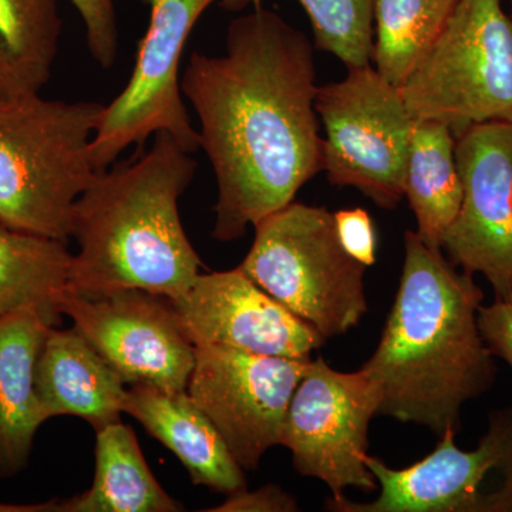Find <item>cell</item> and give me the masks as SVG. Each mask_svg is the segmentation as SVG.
I'll return each instance as SVG.
<instances>
[{
	"mask_svg": "<svg viewBox=\"0 0 512 512\" xmlns=\"http://www.w3.org/2000/svg\"><path fill=\"white\" fill-rule=\"evenodd\" d=\"M311 20L315 46L346 69L372 64L375 0H299Z\"/></svg>",
	"mask_w": 512,
	"mask_h": 512,
	"instance_id": "603a6c76",
	"label": "cell"
},
{
	"mask_svg": "<svg viewBox=\"0 0 512 512\" xmlns=\"http://www.w3.org/2000/svg\"><path fill=\"white\" fill-rule=\"evenodd\" d=\"M315 110L325 128L322 173L329 183L394 210L404 198L414 124L402 87L372 64L355 67L340 82L319 86Z\"/></svg>",
	"mask_w": 512,
	"mask_h": 512,
	"instance_id": "52a82bcc",
	"label": "cell"
},
{
	"mask_svg": "<svg viewBox=\"0 0 512 512\" xmlns=\"http://www.w3.org/2000/svg\"><path fill=\"white\" fill-rule=\"evenodd\" d=\"M447 429L423 460L407 468L386 466L367 456L380 487L370 503L343 495L329 498L326 510L338 512H512V409L488 416V429L474 450L456 444Z\"/></svg>",
	"mask_w": 512,
	"mask_h": 512,
	"instance_id": "9c48e42d",
	"label": "cell"
},
{
	"mask_svg": "<svg viewBox=\"0 0 512 512\" xmlns=\"http://www.w3.org/2000/svg\"><path fill=\"white\" fill-rule=\"evenodd\" d=\"M197 161L171 134L150 150L99 171L73 210V255L67 292L94 296L120 289L177 298L202 262L185 234L178 202Z\"/></svg>",
	"mask_w": 512,
	"mask_h": 512,
	"instance_id": "3957f363",
	"label": "cell"
},
{
	"mask_svg": "<svg viewBox=\"0 0 512 512\" xmlns=\"http://www.w3.org/2000/svg\"><path fill=\"white\" fill-rule=\"evenodd\" d=\"M140 2L150 8V22L126 87L104 106L94 133L90 151L97 171L106 170L128 147H141L161 131L171 134L188 153L200 150V136L192 126L180 87L185 45L210 6L242 12L261 0Z\"/></svg>",
	"mask_w": 512,
	"mask_h": 512,
	"instance_id": "ba28073f",
	"label": "cell"
},
{
	"mask_svg": "<svg viewBox=\"0 0 512 512\" xmlns=\"http://www.w3.org/2000/svg\"><path fill=\"white\" fill-rule=\"evenodd\" d=\"M50 328L26 309L0 318V477L28 467L33 441L45 423L36 392V365Z\"/></svg>",
	"mask_w": 512,
	"mask_h": 512,
	"instance_id": "e0dca14e",
	"label": "cell"
},
{
	"mask_svg": "<svg viewBox=\"0 0 512 512\" xmlns=\"http://www.w3.org/2000/svg\"><path fill=\"white\" fill-rule=\"evenodd\" d=\"M335 217L336 232L343 249L360 264L375 265L377 261V234L369 212L363 208L339 210Z\"/></svg>",
	"mask_w": 512,
	"mask_h": 512,
	"instance_id": "d4e9b609",
	"label": "cell"
},
{
	"mask_svg": "<svg viewBox=\"0 0 512 512\" xmlns=\"http://www.w3.org/2000/svg\"><path fill=\"white\" fill-rule=\"evenodd\" d=\"M478 328L485 345L512 370V299L481 305Z\"/></svg>",
	"mask_w": 512,
	"mask_h": 512,
	"instance_id": "484cf974",
	"label": "cell"
},
{
	"mask_svg": "<svg viewBox=\"0 0 512 512\" xmlns=\"http://www.w3.org/2000/svg\"><path fill=\"white\" fill-rule=\"evenodd\" d=\"M194 346H224L256 355L309 359L326 339L272 298L241 268L200 274L170 299Z\"/></svg>",
	"mask_w": 512,
	"mask_h": 512,
	"instance_id": "5bb4252c",
	"label": "cell"
},
{
	"mask_svg": "<svg viewBox=\"0 0 512 512\" xmlns=\"http://www.w3.org/2000/svg\"><path fill=\"white\" fill-rule=\"evenodd\" d=\"M123 379L72 328H50L36 365V392L46 421L74 416L94 430L117 423L124 413Z\"/></svg>",
	"mask_w": 512,
	"mask_h": 512,
	"instance_id": "9a60e30c",
	"label": "cell"
},
{
	"mask_svg": "<svg viewBox=\"0 0 512 512\" xmlns=\"http://www.w3.org/2000/svg\"><path fill=\"white\" fill-rule=\"evenodd\" d=\"M380 403L379 384L365 370L343 373L322 356L312 360L282 430L281 446L291 450L295 470L328 485L332 498H342L350 487L375 491L366 458L370 421Z\"/></svg>",
	"mask_w": 512,
	"mask_h": 512,
	"instance_id": "30bf717a",
	"label": "cell"
},
{
	"mask_svg": "<svg viewBox=\"0 0 512 512\" xmlns=\"http://www.w3.org/2000/svg\"><path fill=\"white\" fill-rule=\"evenodd\" d=\"M484 292L416 231L404 235L399 291L382 338L362 366L382 392L380 416L460 431L464 404L493 387L497 365L478 328Z\"/></svg>",
	"mask_w": 512,
	"mask_h": 512,
	"instance_id": "7a4b0ae2",
	"label": "cell"
},
{
	"mask_svg": "<svg viewBox=\"0 0 512 512\" xmlns=\"http://www.w3.org/2000/svg\"><path fill=\"white\" fill-rule=\"evenodd\" d=\"M463 202L441 239L457 268L483 275L494 301L512 299V123L494 121L457 137Z\"/></svg>",
	"mask_w": 512,
	"mask_h": 512,
	"instance_id": "4fadbf2b",
	"label": "cell"
},
{
	"mask_svg": "<svg viewBox=\"0 0 512 512\" xmlns=\"http://www.w3.org/2000/svg\"><path fill=\"white\" fill-rule=\"evenodd\" d=\"M214 512H295L299 511L298 501L275 484H268L258 490L238 491L228 495L227 501L210 508Z\"/></svg>",
	"mask_w": 512,
	"mask_h": 512,
	"instance_id": "4316f807",
	"label": "cell"
},
{
	"mask_svg": "<svg viewBox=\"0 0 512 512\" xmlns=\"http://www.w3.org/2000/svg\"><path fill=\"white\" fill-rule=\"evenodd\" d=\"M456 144V134L446 124L414 120L404 197L416 217L417 235L431 248L441 249L463 202Z\"/></svg>",
	"mask_w": 512,
	"mask_h": 512,
	"instance_id": "d6986e66",
	"label": "cell"
},
{
	"mask_svg": "<svg viewBox=\"0 0 512 512\" xmlns=\"http://www.w3.org/2000/svg\"><path fill=\"white\" fill-rule=\"evenodd\" d=\"M57 500L40 504H9L0 501V512H56Z\"/></svg>",
	"mask_w": 512,
	"mask_h": 512,
	"instance_id": "83f0119b",
	"label": "cell"
},
{
	"mask_svg": "<svg viewBox=\"0 0 512 512\" xmlns=\"http://www.w3.org/2000/svg\"><path fill=\"white\" fill-rule=\"evenodd\" d=\"M239 268L326 340L345 335L369 311L367 266L340 244L325 207L293 201L255 225Z\"/></svg>",
	"mask_w": 512,
	"mask_h": 512,
	"instance_id": "5b68a950",
	"label": "cell"
},
{
	"mask_svg": "<svg viewBox=\"0 0 512 512\" xmlns=\"http://www.w3.org/2000/svg\"><path fill=\"white\" fill-rule=\"evenodd\" d=\"M217 181L212 238L244 237L322 173L311 40L261 2L232 19L225 52H194L180 80Z\"/></svg>",
	"mask_w": 512,
	"mask_h": 512,
	"instance_id": "6da1fadb",
	"label": "cell"
},
{
	"mask_svg": "<svg viewBox=\"0 0 512 512\" xmlns=\"http://www.w3.org/2000/svg\"><path fill=\"white\" fill-rule=\"evenodd\" d=\"M402 93L414 120L439 121L456 137L512 123V16L503 0H460Z\"/></svg>",
	"mask_w": 512,
	"mask_h": 512,
	"instance_id": "8992f818",
	"label": "cell"
},
{
	"mask_svg": "<svg viewBox=\"0 0 512 512\" xmlns=\"http://www.w3.org/2000/svg\"><path fill=\"white\" fill-rule=\"evenodd\" d=\"M104 104L0 99V224L67 242L74 205L99 171L92 140Z\"/></svg>",
	"mask_w": 512,
	"mask_h": 512,
	"instance_id": "277c9868",
	"label": "cell"
},
{
	"mask_svg": "<svg viewBox=\"0 0 512 512\" xmlns=\"http://www.w3.org/2000/svg\"><path fill=\"white\" fill-rule=\"evenodd\" d=\"M460 0H375L372 62L390 83L403 86L439 37Z\"/></svg>",
	"mask_w": 512,
	"mask_h": 512,
	"instance_id": "7402d4cb",
	"label": "cell"
},
{
	"mask_svg": "<svg viewBox=\"0 0 512 512\" xmlns=\"http://www.w3.org/2000/svg\"><path fill=\"white\" fill-rule=\"evenodd\" d=\"M62 315L130 386L185 392L195 346L185 336L167 296L120 289L83 296L64 293Z\"/></svg>",
	"mask_w": 512,
	"mask_h": 512,
	"instance_id": "7c38bea8",
	"label": "cell"
},
{
	"mask_svg": "<svg viewBox=\"0 0 512 512\" xmlns=\"http://www.w3.org/2000/svg\"><path fill=\"white\" fill-rule=\"evenodd\" d=\"M311 362L195 346L188 396L220 431L242 470H256L266 451L281 444L293 393Z\"/></svg>",
	"mask_w": 512,
	"mask_h": 512,
	"instance_id": "8fae6325",
	"label": "cell"
},
{
	"mask_svg": "<svg viewBox=\"0 0 512 512\" xmlns=\"http://www.w3.org/2000/svg\"><path fill=\"white\" fill-rule=\"evenodd\" d=\"M72 261L67 242L0 224V318L32 309L59 325Z\"/></svg>",
	"mask_w": 512,
	"mask_h": 512,
	"instance_id": "ffe728a7",
	"label": "cell"
},
{
	"mask_svg": "<svg viewBox=\"0 0 512 512\" xmlns=\"http://www.w3.org/2000/svg\"><path fill=\"white\" fill-rule=\"evenodd\" d=\"M60 35L56 0H0V99L42 92L52 76Z\"/></svg>",
	"mask_w": 512,
	"mask_h": 512,
	"instance_id": "44dd1931",
	"label": "cell"
},
{
	"mask_svg": "<svg viewBox=\"0 0 512 512\" xmlns=\"http://www.w3.org/2000/svg\"><path fill=\"white\" fill-rule=\"evenodd\" d=\"M92 488L57 503L56 512H174L183 510L151 473L130 426L97 430Z\"/></svg>",
	"mask_w": 512,
	"mask_h": 512,
	"instance_id": "ac0fdd59",
	"label": "cell"
},
{
	"mask_svg": "<svg viewBox=\"0 0 512 512\" xmlns=\"http://www.w3.org/2000/svg\"><path fill=\"white\" fill-rule=\"evenodd\" d=\"M83 20L87 49L104 70L116 63L119 55V0H69Z\"/></svg>",
	"mask_w": 512,
	"mask_h": 512,
	"instance_id": "cb8c5ba5",
	"label": "cell"
},
{
	"mask_svg": "<svg viewBox=\"0 0 512 512\" xmlns=\"http://www.w3.org/2000/svg\"><path fill=\"white\" fill-rule=\"evenodd\" d=\"M510 5H511V16H512V0H510Z\"/></svg>",
	"mask_w": 512,
	"mask_h": 512,
	"instance_id": "f1b7e54d",
	"label": "cell"
},
{
	"mask_svg": "<svg viewBox=\"0 0 512 512\" xmlns=\"http://www.w3.org/2000/svg\"><path fill=\"white\" fill-rule=\"evenodd\" d=\"M124 413L134 417L177 456L187 468L192 484L227 495L247 488L244 470L232 457L220 431L192 402L187 390L165 392L144 384L130 386Z\"/></svg>",
	"mask_w": 512,
	"mask_h": 512,
	"instance_id": "2e32d148",
	"label": "cell"
}]
</instances>
